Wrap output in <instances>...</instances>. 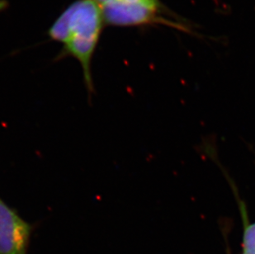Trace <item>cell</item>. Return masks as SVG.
Wrapping results in <instances>:
<instances>
[{"label":"cell","instance_id":"obj_7","mask_svg":"<svg viewBox=\"0 0 255 254\" xmlns=\"http://www.w3.org/2000/svg\"></svg>","mask_w":255,"mask_h":254},{"label":"cell","instance_id":"obj_2","mask_svg":"<svg viewBox=\"0 0 255 254\" xmlns=\"http://www.w3.org/2000/svg\"><path fill=\"white\" fill-rule=\"evenodd\" d=\"M34 229L0 197V254H28Z\"/></svg>","mask_w":255,"mask_h":254},{"label":"cell","instance_id":"obj_3","mask_svg":"<svg viewBox=\"0 0 255 254\" xmlns=\"http://www.w3.org/2000/svg\"><path fill=\"white\" fill-rule=\"evenodd\" d=\"M105 24L115 26H140L152 24L173 26L159 15L146 7L124 2H110L101 7Z\"/></svg>","mask_w":255,"mask_h":254},{"label":"cell","instance_id":"obj_6","mask_svg":"<svg viewBox=\"0 0 255 254\" xmlns=\"http://www.w3.org/2000/svg\"><path fill=\"white\" fill-rule=\"evenodd\" d=\"M94 1L96 2L97 4L99 5V7H104V5L111 2L113 0H94Z\"/></svg>","mask_w":255,"mask_h":254},{"label":"cell","instance_id":"obj_5","mask_svg":"<svg viewBox=\"0 0 255 254\" xmlns=\"http://www.w3.org/2000/svg\"><path fill=\"white\" fill-rule=\"evenodd\" d=\"M114 1L124 2V3H128V4L141 6V7H146L148 9L152 10L154 12H159V13L163 11V9H162L163 5H162L159 0H113L112 2H114Z\"/></svg>","mask_w":255,"mask_h":254},{"label":"cell","instance_id":"obj_1","mask_svg":"<svg viewBox=\"0 0 255 254\" xmlns=\"http://www.w3.org/2000/svg\"><path fill=\"white\" fill-rule=\"evenodd\" d=\"M101 7L94 0H76L65 8L48 30V36L63 45L58 59L70 55L82 68L89 102L95 93L92 61L104 28Z\"/></svg>","mask_w":255,"mask_h":254},{"label":"cell","instance_id":"obj_4","mask_svg":"<svg viewBox=\"0 0 255 254\" xmlns=\"http://www.w3.org/2000/svg\"><path fill=\"white\" fill-rule=\"evenodd\" d=\"M243 254H255V222L244 230Z\"/></svg>","mask_w":255,"mask_h":254}]
</instances>
